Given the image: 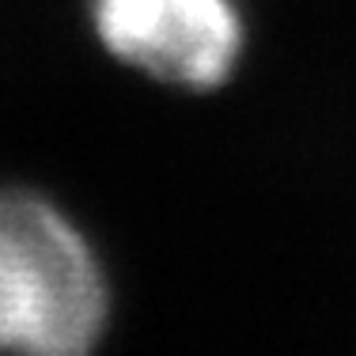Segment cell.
Listing matches in <instances>:
<instances>
[{"mask_svg":"<svg viewBox=\"0 0 356 356\" xmlns=\"http://www.w3.org/2000/svg\"><path fill=\"white\" fill-rule=\"evenodd\" d=\"M95 23L114 57L182 88L220 83L243 42L227 0H95Z\"/></svg>","mask_w":356,"mask_h":356,"instance_id":"cell-2","label":"cell"},{"mask_svg":"<svg viewBox=\"0 0 356 356\" xmlns=\"http://www.w3.org/2000/svg\"><path fill=\"white\" fill-rule=\"evenodd\" d=\"M103 318V273L80 232L35 193L0 190V349L72 356Z\"/></svg>","mask_w":356,"mask_h":356,"instance_id":"cell-1","label":"cell"}]
</instances>
